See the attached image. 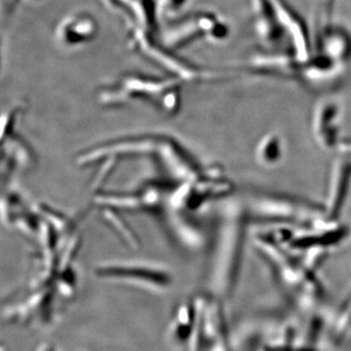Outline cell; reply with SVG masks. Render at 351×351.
<instances>
[{
    "instance_id": "cell-1",
    "label": "cell",
    "mask_w": 351,
    "mask_h": 351,
    "mask_svg": "<svg viewBox=\"0 0 351 351\" xmlns=\"http://www.w3.org/2000/svg\"><path fill=\"white\" fill-rule=\"evenodd\" d=\"M179 83L172 80L124 75L119 82L101 91L100 99L108 106L141 99L158 106L163 112L172 113L179 108Z\"/></svg>"
},
{
    "instance_id": "cell-2",
    "label": "cell",
    "mask_w": 351,
    "mask_h": 351,
    "mask_svg": "<svg viewBox=\"0 0 351 351\" xmlns=\"http://www.w3.org/2000/svg\"><path fill=\"white\" fill-rule=\"evenodd\" d=\"M197 319L186 351H230L223 307L216 295H197Z\"/></svg>"
},
{
    "instance_id": "cell-3",
    "label": "cell",
    "mask_w": 351,
    "mask_h": 351,
    "mask_svg": "<svg viewBox=\"0 0 351 351\" xmlns=\"http://www.w3.org/2000/svg\"><path fill=\"white\" fill-rule=\"evenodd\" d=\"M96 276L105 280L128 284L154 291L163 292L172 285L173 278L169 272L158 267L149 265H107L96 269Z\"/></svg>"
},
{
    "instance_id": "cell-4",
    "label": "cell",
    "mask_w": 351,
    "mask_h": 351,
    "mask_svg": "<svg viewBox=\"0 0 351 351\" xmlns=\"http://www.w3.org/2000/svg\"><path fill=\"white\" fill-rule=\"evenodd\" d=\"M226 32L228 29L226 25H223L218 18L215 17L213 14H193L171 29L168 34L167 43L170 47L182 48L206 36L215 38H223Z\"/></svg>"
},
{
    "instance_id": "cell-5",
    "label": "cell",
    "mask_w": 351,
    "mask_h": 351,
    "mask_svg": "<svg viewBox=\"0 0 351 351\" xmlns=\"http://www.w3.org/2000/svg\"><path fill=\"white\" fill-rule=\"evenodd\" d=\"M277 20L283 32H287L294 56L300 63H307L313 58V44L306 22L287 0H274Z\"/></svg>"
},
{
    "instance_id": "cell-6",
    "label": "cell",
    "mask_w": 351,
    "mask_h": 351,
    "mask_svg": "<svg viewBox=\"0 0 351 351\" xmlns=\"http://www.w3.org/2000/svg\"><path fill=\"white\" fill-rule=\"evenodd\" d=\"M313 134L323 149L332 151L341 147V107L334 99L318 103L313 113Z\"/></svg>"
},
{
    "instance_id": "cell-7",
    "label": "cell",
    "mask_w": 351,
    "mask_h": 351,
    "mask_svg": "<svg viewBox=\"0 0 351 351\" xmlns=\"http://www.w3.org/2000/svg\"><path fill=\"white\" fill-rule=\"evenodd\" d=\"M351 193V158L339 159L335 163L325 206L327 219L339 221Z\"/></svg>"
},
{
    "instance_id": "cell-8",
    "label": "cell",
    "mask_w": 351,
    "mask_h": 351,
    "mask_svg": "<svg viewBox=\"0 0 351 351\" xmlns=\"http://www.w3.org/2000/svg\"><path fill=\"white\" fill-rule=\"evenodd\" d=\"M242 69L252 75L301 80L302 64L290 55H265L249 60Z\"/></svg>"
},
{
    "instance_id": "cell-9",
    "label": "cell",
    "mask_w": 351,
    "mask_h": 351,
    "mask_svg": "<svg viewBox=\"0 0 351 351\" xmlns=\"http://www.w3.org/2000/svg\"><path fill=\"white\" fill-rule=\"evenodd\" d=\"M318 49L321 55L331 63L341 66L351 57V36L343 27L331 24L325 25L324 29L318 36Z\"/></svg>"
},
{
    "instance_id": "cell-10",
    "label": "cell",
    "mask_w": 351,
    "mask_h": 351,
    "mask_svg": "<svg viewBox=\"0 0 351 351\" xmlns=\"http://www.w3.org/2000/svg\"><path fill=\"white\" fill-rule=\"evenodd\" d=\"M258 38L265 45H277L284 32L277 20L274 0H251Z\"/></svg>"
},
{
    "instance_id": "cell-11",
    "label": "cell",
    "mask_w": 351,
    "mask_h": 351,
    "mask_svg": "<svg viewBox=\"0 0 351 351\" xmlns=\"http://www.w3.org/2000/svg\"><path fill=\"white\" fill-rule=\"evenodd\" d=\"M197 319L196 300L182 302L176 307L170 325V336L177 346H188Z\"/></svg>"
},
{
    "instance_id": "cell-12",
    "label": "cell",
    "mask_w": 351,
    "mask_h": 351,
    "mask_svg": "<svg viewBox=\"0 0 351 351\" xmlns=\"http://www.w3.org/2000/svg\"><path fill=\"white\" fill-rule=\"evenodd\" d=\"M96 25L92 18L87 15H77L69 18L60 27L58 36L66 45H73L90 40L94 38Z\"/></svg>"
},
{
    "instance_id": "cell-13",
    "label": "cell",
    "mask_w": 351,
    "mask_h": 351,
    "mask_svg": "<svg viewBox=\"0 0 351 351\" xmlns=\"http://www.w3.org/2000/svg\"><path fill=\"white\" fill-rule=\"evenodd\" d=\"M282 142L276 134H269L261 141L258 145V162L265 166H274L282 157Z\"/></svg>"
},
{
    "instance_id": "cell-14",
    "label": "cell",
    "mask_w": 351,
    "mask_h": 351,
    "mask_svg": "<svg viewBox=\"0 0 351 351\" xmlns=\"http://www.w3.org/2000/svg\"><path fill=\"white\" fill-rule=\"evenodd\" d=\"M351 329V295L350 299L346 301L345 306L339 313L338 320H337L336 325L334 328V337L335 339H338L341 341V339L345 338L346 332Z\"/></svg>"
},
{
    "instance_id": "cell-15",
    "label": "cell",
    "mask_w": 351,
    "mask_h": 351,
    "mask_svg": "<svg viewBox=\"0 0 351 351\" xmlns=\"http://www.w3.org/2000/svg\"><path fill=\"white\" fill-rule=\"evenodd\" d=\"M321 7H322L323 20L324 22L329 23L332 18V9H334L335 0H320Z\"/></svg>"
},
{
    "instance_id": "cell-16",
    "label": "cell",
    "mask_w": 351,
    "mask_h": 351,
    "mask_svg": "<svg viewBox=\"0 0 351 351\" xmlns=\"http://www.w3.org/2000/svg\"><path fill=\"white\" fill-rule=\"evenodd\" d=\"M36 351H58L56 346L50 343H41L38 346Z\"/></svg>"
},
{
    "instance_id": "cell-17",
    "label": "cell",
    "mask_w": 351,
    "mask_h": 351,
    "mask_svg": "<svg viewBox=\"0 0 351 351\" xmlns=\"http://www.w3.org/2000/svg\"><path fill=\"white\" fill-rule=\"evenodd\" d=\"M186 0H175L174 4H173V9L177 8V7H180L182 3H184Z\"/></svg>"
},
{
    "instance_id": "cell-18",
    "label": "cell",
    "mask_w": 351,
    "mask_h": 351,
    "mask_svg": "<svg viewBox=\"0 0 351 351\" xmlns=\"http://www.w3.org/2000/svg\"><path fill=\"white\" fill-rule=\"evenodd\" d=\"M175 0H167V3L169 4L170 7L173 6V4H174Z\"/></svg>"
}]
</instances>
